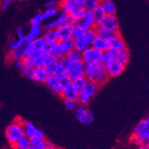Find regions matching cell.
Here are the masks:
<instances>
[{"instance_id":"cell-1","label":"cell","mask_w":149,"mask_h":149,"mask_svg":"<svg viewBox=\"0 0 149 149\" xmlns=\"http://www.w3.org/2000/svg\"><path fill=\"white\" fill-rule=\"evenodd\" d=\"M84 76L88 81L94 83L99 87L102 86L110 79L106 68L101 62L85 64Z\"/></svg>"},{"instance_id":"cell-2","label":"cell","mask_w":149,"mask_h":149,"mask_svg":"<svg viewBox=\"0 0 149 149\" xmlns=\"http://www.w3.org/2000/svg\"><path fill=\"white\" fill-rule=\"evenodd\" d=\"M119 25V21L116 15H106L100 22L96 23L94 28L96 30L97 35L107 40L112 34L120 32Z\"/></svg>"},{"instance_id":"cell-3","label":"cell","mask_w":149,"mask_h":149,"mask_svg":"<svg viewBox=\"0 0 149 149\" xmlns=\"http://www.w3.org/2000/svg\"><path fill=\"white\" fill-rule=\"evenodd\" d=\"M59 8L67 15L80 20L84 12L82 0H61Z\"/></svg>"},{"instance_id":"cell-4","label":"cell","mask_w":149,"mask_h":149,"mask_svg":"<svg viewBox=\"0 0 149 149\" xmlns=\"http://www.w3.org/2000/svg\"><path fill=\"white\" fill-rule=\"evenodd\" d=\"M62 63L66 67L67 75L72 80L79 77L84 76L85 64L83 63L82 60L70 62L69 59L64 56L62 58Z\"/></svg>"},{"instance_id":"cell-5","label":"cell","mask_w":149,"mask_h":149,"mask_svg":"<svg viewBox=\"0 0 149 149\" xmlns=\"http://www.w3.org/2000/svg\"><path fill=\"white\" fill-rule=\"evenodd\" d=\"M72 79L66 76L59 80L60 81V93L59 95L64 100H72L77 101L79 94L76 92L72 84Z\"/></svg>"},{"instance_id":"cell-6","label":"cell","mask_w":149,"mask_h":149,"mask_svg":"<svg viewBox=\"0 0 149 149\" xmlns=\"http://www.w3.org/2000/svg\"><path fill=\"white\" fill-rule=\"evenodd\" d=\"M98 88H99V86L97 85L96 84L91 82V81H88L82 91L79 94L78 100H77L78 103H79L80 105H82V106L88 105L93 98V97L97 92Z\"/></svg>"},{"instance_id":"cell-7","label":"cell","mask_w":149,"mask_h":149,"mask_svg":"<svg viewBox=\"0 0 149 149\" xmlns=\"http://www.w3.org/2000/svg\"><path fill=\"white\" fill-rule=\"evenodd\" d=\"M22 135H24V131L22 124L14 122L6 128V137L8 140V143L12 146Z\"/></svg>"},{"instance_id":"cell-8","label":"cell","mask_w":149,"mask_h":149,"mask_svg":"<svg viewBox=\"0 0 149 149\" xmlns=\"http://www.w3.org/2000/svg\"><path fill=\"white\" fill-rule=\"evenodd\" d=\"M74 115L77 120L83 125H90L94 120V114L85 106L79 105L74 110Z\"/></svg>"},{"instance_id":"cell-9","label":"cell","mask_w":149,"mask_h":149,"mask_svg":"<svg viewBox=\"0 0 149 149\" xmlns=\"http://www.w3.org/2000/svg\"><path fill=\"white\" fill-rule=\"evenodd\" d=\"M107 41L108 44V49L110 50L121 51L123 49L126 48V43L124 41L123 38L120 33V32L112 34L107 39Z\"/></svg>"},{"instance_id":"cell-10","label":"cell","mask_w":149,"mask_h":149,"mask_svg":"<svg viewBox=\"0 0 149 149\" xmlns=\"http://www.w3.org/2000/svg\"><path fill=\"white\" fill-rule=\"evenodd\" d=\"M104 66L106 68L109 78H115V77L119 76L123 73L126 67L116 59L108 62L107 63L104 64Z\"/></svg>"},{"instance_id":"cell-11","label":"cell","mask_w":149,"mask_h":149,"mask_svg":"<svg viewBox=\"0 0 149 149\" xmlns=\"http://www.w3.org/2000/svg\"><path fill=\"white\" fill-rule=\"evenodd\" d=\"M101 54H102L101 52H100L99 50H97L96 49L91 47L82 53L81 60H82L84 64L100 62V60H101Z\"/></svg>"},{"instance_id":"cell-12","label":"cell","mask_w":149,"mask_h":149,"mask_svg":"<svg viewBox=\"0 0 149 149\" xmlns=\"http://www.w3.org/2000/svg\"><path fill=\"white\" fill-rule=\"evenodd\" d=\"M57 47L63 57L65 56L73 49H74V40L72 38L59 40L57 41Z\"/></svg>"},{"instance_id":"cell-13","label":"cell","mask_w":149,"mask_h":149,"mask_svg":"<svg viewBox=\"0 0 149 149\" xmlns=\"http://www.w3.org/2000/svg\"><path fill=\"white\" fill-rule=\"evenodd\" d=\"M66 13L64 12H60L59 14L55 18H52V20L49 21L44 25V29L45 30H56L59 26L64 24L65 22V17H66Z\"/></svg>"},{"instance_id":"cell-14","label":"cell","mask_w":149,"mask_h":149,"mask_svg":"<svg viewBox=\"0 0 149 149\" xmlns=\"http://www.w3.org/2000/svg\"><path fill=\"white\" fill-rule=\"evenodd\" d=\"M26 43L25 34L24 33V30L22 27H19L17 30V39H12L9 41L10 49H14L23 47Z\"/></svg>"},{"instance_id":"cell-15","label":"cell","mask_w":149,"mask_h":149,"mask_svg":"<svg viewBox=\"0 0 149 149\" xmlns=\"http://www.w3.org/2000/svg\"><path fill=\"white\" fill-rule=\"evenodd\" d=\"M44 84H46L47 88L50 91H52L53 94H59L60 93V81L54 75L49 74V76L47 77Z\"/></svg>"},{"instance_id":"cell-16","label":"cell","mask_w":149,"mask_h":149,"mask_svg":"<svg viewBox=\"0 0 149 149\" xmlns=\"http://www.w3.org/2000/svg\"><path fill=\"white\" fill-rule=\"evenodd\" d=\"M73 27H74V24H63L59 26V28H57L56 31L59 40L71 38Z\"/></svg>"},{"instance_id":"cell-17","label":"cell","mask_w":149,"mask_h":149,"mask_svg":"<svg viewBox=\"0 0 149 149\" xmlns=\"http://www.w3.org/2000/svg\"><path fill=\"white\" fill-rule=\"evenodd\" d=\"M132 140L135 145H146L148 146L149 142V129L145 130L139 133H133L132 136Z\"/></svg>"},{"instance_id":"cell-18","label":"cell","mask_w":149,"mask_h":149,"mask_svg":"<svg viewBox=\"0 0 149 149\" xmlns=\"http://www.w3.org/2000/svg\"><path fill=\"white\" fill-rule=\"evenodd\" d=\"M43 28L41 26H31L29 32L25 35L26 43H31L33 40L42 37Z\"/></svg>"},{"instance_id":"cell-19","label":"cell","mask_w":149,"mask_h":149,"mask_svg":"<svg viewBox=\"0 0 149 149\" xmlns=\"http://www.w3.org/2000/svg\"><path fill=\"white\" fill-rule=\"evenodd\" d=\"M52 75H54L59 80H61V79H64L66 76H68L67 75L66 67L63 65V63H62V59H57V63L55 65V68L53 69Z\"/></svg>"},{"instance_id":"cell-20","label":"cell","mask_w":149,"mask_h":149,"mask_svg":"<svg viewBox=\"0 0 149 149\" xmlns=\"http://www.w3.org/2000/svg\"><path fill=\"white\" fill-rule=\"evenodd\" d=\"M107 15H115L116 12V6L112 0H102L100 4Z\"/></svg>"},{"instance_id":"cell-21","label":"cell","mask_w":149,"mask_h":149,"mask_svg":"<svg viewBox=\"0 0 149 149\" xmlns=\"http://www.w3.org/2000/svg\"><path fill=\"white\" fill-rule=\"evenodd\" d=\"M91 47L103 53L108 49L107 41L106 39L97 35L95 38L93 40V41L91 42Z\"/></svg>"},{"instance_id":"cell-22","label":"cell","mask_w":149,"mask_h":149,"mask_svg":"<svg viewBox=\"0 0 149 149\" xmlns=\"http://www.w3.org/2000/svg\"><path fill=\"white\" fill-rule=\"evenodd\" d=\"M49 74L45 67H38L34 69L33 80L38 83H44Z\"/></svg>"},{"instance_id":"cell-23","label":"cell","mask_w":149,"mask_h":149,"mask_svg":"<svg viewBox=\"0 0 149 149\" xmlns=\"http://www.w3.org/2000/svg\"><path fill=\"white\" fill-rule=\"evenodd\" d=\"M23 131H24V135H26L27 137L32 138L33 136H36L38 132V129L33 125L31 122H24L23 125Z\"/></svg>"},{"instance_id":"cell-24","label":"cell","mask_w":149,"mask_h":149,"mask_svg":"<svg viewBox=\"0 0 149 149\" xmlns=\"http://www.w3.org/2000/svg\"><path fill=\"white\" fill-rule=\"evenodd\" d=\"M88 81L87 80V79L84 76H81L79 78H76V79H73L72 81V86L74 88V89L76 91V92L78 94L81 93L83 91V89L84 88V87L87 84Z\"/></svg>"},{"instance_id":"cell-25","label":"cell","mask_w":149,"mask_h":149,"mask_svg":"<svg viewBox=\"0 0 149 149\" xmlns=\"http://www.w3.org/2000/svg\"><path fill=\"white\" fill-rule=\"evenodd\" d=\"M130 59V53L127 47L121 51L116 52V60L121 63L124 66H126Z\"/></svg>"},{"instance_id":"cell-26","label":"cell","mask_w":149,"mask_h":149,"mask_svg":"<svg viewBox=\"0 0 149 149\" xmlns=\"http://www.w3.org/2000/svg\"><path fill=\"white\" fill-rule=\"evenodd\" d=\"M91 47V43L87 40L84 37L74 40V49L79 50L81 53H83L84 50H86Z\"/></svg>"},{"instance_id":"cell-27","label":"cell","mask_w":149,"mask_h":149,"mask_svg":"<svg viewBox=\"0 0 149 149\" xmlns=\"http://www.w3.org/2000/svg\"><path fill=\"white\" fill-rule=\"evenodd\" d=\"M59 9L56 7L52 8H46V10L43 12L41 13V20L42 22H46V21H49V19L55 18L59 14Z\"/></svg>"},{"instance_id":"cell-28","label":"cell","mask_w":149,"mask_h":149,"mask_svg":"<svg viewBox=\"0 0 149 149\" xmlns=\"http://www.w3.org/2000/svg\"><path fill=\"white\" fill-rule=\"evenodd\" d=\"M42 37L47 43H53L59 40L56 30H46L43 31Z\"/></svg>"},{"instance_id":"cell-29","label":"cell","mask_w":149,"mask_h":149,"mask_svg":"<svg viewBox=\"0 0 149 149\" xmlns=\"http://www.w3.org/2000/svg\"><path fill=\"white\" fill-rule=\"evenodd\" d=\"M25 44L23 47L17 48V49H11V51L9 53V56H8V58L12 61L18 60V59H23L25 57V56H24V48Z\"/></svg>"},{"instance_id":"cell-30","label":"cell","mask_w":149,"mask_h":149,"mask_svg":"<svg viewBox=\"0 0 149 149\" xmlns=\"http://www.w3.org/2000/svg\"><path fill=\"white\" fill-rule=\"evenodd\" d=\"M13 147L16 149H28L31 147V143H30V139L27 137L26 135H22V137L18 139V140L16 141Z\"/></svg>"},{"instance_id":"cell-31","label":"cell","mask_w":149,"mask_h":149,"mask_svg":"<svg viewBox=\"0 0 149 149\" xmlns=\"http://www.w3.org/2000/svg\"><path fill=\"white\" fill-rule=\"evenodd\" d=\"M81 19L84 21L85 23L88 24L89 26H91L93 28H94V26L96 24V22H95V19H94L92 11H90V10H84V14H83Z\"/></svg>"},{"instance_id":"cell-32","label":"cell","mask_w":149,"mask_h":149,"mask_svg":"<svg viewBox=\"0 0 149 149\" xmlns=\"http://www.w3.org/2000/svg\"><path fill=\"white\" fill-rule=\"evenodd\" d=\"M30 143L31 147L35 148L36 149H45V139L33 136L32 138H30Z\"/></svg>"},{"instance_id":"cell-33","label":"cell","mask_w":149,"mask_h":149,"mask_svg":"<svg viewBox=\"0 0 149 149\" xmlns=\"http://www.w3.org/2000/svg\"><path fill=\"white\" fill-rule=\"evenodd\" d=\"M149 129V119L145 118L142 120L139 121L136 125V126L134 129V133H139L145 130H148Z\"/></svg>"},{"instance_id":"cell-34","label":"cell","mask_w":149,"mask_h":149,"mask_svg":"<svg viewBox=\"0 0 149 149\" xmlns=\"http://www.w3.org/2000/svg\"><path fill=\"white\" fill-rule=\"evenodd\" d=\"M65 57L66 59H69L70 62L80 61L81 60V58H82V53H81V52H79L77 49H73Z\"/></svg>"},{"instance_id":"cell-35","label":"cell","mask_w":149,"mask_h":149,"mask_svg":"<svg viewBox=\"0 0 149 149\" xmlns=\"http://www.w3.org/2000/svg\"><path fill=\"white\" fill-rule=\"evenodd\" d=\"M45 40L43 39L42 37L36 38L31 42L33 50H42V51H43V47L45 45Z\"/></svg>"},{"instance_id":"cell-36","label":"cell","mask_w":149,"mask_h":149,"mask_svg":"<svg viewBox=\"0 0 149 149\" xmlns=\"http://www.w3.org/2000/svg\"><path fill=\"white\" fill-rule=\"evenodd\" d=\"M102 0H82L84 9L92 11L95 7L100 6Z\"/></svg>"},{"instance_id":"cell-37","label":"cell","mask_w":149,"mask_h":149,"mask_svg":"<svg viewBox=\"0 0 149 149\" xmlns=\"http://www.w3.org/2000/svg\"><path fill=\"white\" fill-rule=\"evenodd\" d=\"M85 31L81 28L80 27L77 26L76 24H74V27H73L72 31V36H71V38H72L74 40L77 39H79L81 37H82L84 36V34L85 33Z\"/></svg>"},{"instance_id":"cell-38","label":"cell","mask_w":149,"mask_h":149,"mask_svg":"<svg viewBox=\"0 0 149 149\" xmlns=\"http://www.w3.org/2000/svg\"><path fill=\"white\" fill-rule=\"evenodd\" d=\"M92 12L93 15H94V19H95L96 23L100 22V20L102 19L104 16L106 15L105 13H104V10H103L102 8L100 7V6H97V7H95V8L92 10Z\"/></svg>"},{"instance_id":"cell-39","label":"cell","mask_w":149,"mask_h":149,"mask_svg":"<svg viewBox=\"0 0 149 149\" xmlns=\"http://www.w3.org/2000/svg\"><path fill=\"white\" fill-rule=\"evenodd\" d=\"M34 69L35 68L33 66H24L23 69H22V72L24 77H26L27 79H31V80H33V74H34Z\"/></svg>"},{"instance_id":"cell-40","label":"cell","mask_w":149,"mask_h":149,"mask_svg":"<svg viewBox=\"0 0 149 149\" xmlns=\"http://www.w3.org/2000/svg\"><path fill=\"white\" fill-rule=\"evenodd\" d=\"M44 55H45V53L40 56L33 59V66L34 68L44 67Z\"/></svg>"},{"instance_id":"cell-41","label":"cell","mask_w":149,"mask_h":149,"mask_svg":"<svg viewBox=\"0 0 149 149\" xmlns=\"http://www.w3.org/2000/svg\"><path fill=\"white\" fill-rule=\"evenodd\" d=\"M65 107L67 110H74L75 108L78 107V101L72 100H65Z\"/></svg>"},{"instance_id":"cell-42","label":"cell","mask_w":149,"mask_h":149,"mask_svg":"<svg viewBox=\"0 0 149 149\" xmlns=\"http://www.w3.org/2000/svg\"><path fill=\"white\" fill-rule=\"evenodd\" d=\"M42 23L41 13H37L31 20V26H39Z\"/></svg>"},{"instance_id":"cell-43","label":"cell","mask_w":149,"mask_h":149,"mask_svg":"<svg viewBox=\"0 0 149 149\" xmlns=\"http://www.w3.org/2000/svg\"><path fill=\"white\" fill-rule=\"evenodd\" d=\"M74 24H76L77 26H79V27H80L81 28H82V29L84 30V31H88V30L93 28H91V26H89L88 24L85 23V22H84V21H82L81 19L79 20V21H78L76 23Z\"/></svg>"},{"instance_id":"cell-44","label":"cell","mask_w":149,"mask_h":149,"mask_svg":"<svg viewBox=\"0 0 149 149\" xmlns=\"http://www.w3.org/2000/svg\"><path fill=\"white\" fill-rule=\"evenodd\" d=\"M24 56L25 57L30 56L31 55L32 52H33V48H32L31 43H26L24 48Z\"/></svg>"},{"instance_id":"cell-45","label":"cell","mask_w":149,"mask_h":149,"mask_svg":"<svg viewBox=\"0 0 149 149\" xmlns=\"http://www.w3.org/2000/svg\"><path fill=\"white\" fill-rule=\"evenodd\" d=\"M15 68L19 72H22V69L24 68V64L23 59H18V60L14 61Z\"/></svg>"},{"instance_id":"cell-46","label":"cell","mask_w":149,"mask_h":149,"mask_svg":"<svg viewBox=\"0 0 149 149\" xmlns=\"http://www.w3.org/2000/svg\"><path fill=\"white\" fill-rule=\"evenodd\" d=\"M13 1L15 0H2V4H1V8L2 11H6Z\"/></svg>"},{"instance_id":"cell-47","label":"cell","mask_w":149,"mask_h":149,"mask_svg":"<svg viewBox=\"0 0 149 149\" xmlns=\"http://www.w3.org/2000/svg\"><path fill=\"white\" fill-rule=\"evenodd\" d=\"M23 62L24 66H33V58L31 56L24 57L23 59Z\"/></svg>"},{"instance_id":"cell-48","label":"cell","mask_w":149,"mask_h":149,"mask_svg":"<svg viewBox=\"0 0 149 149\" xmlns=\"http://www.w3.org/2000/svg\"><path fill=\"white\" fill-rule=\"evenodd\" d=\"M56 6V0H49L45 3L46 8H55Z\"/></svg>"},{"instance_id":"cell-49","label":"cell","mask_w":149,"mask_h":149,"mask_svg":"<svg viewBox=\"0 0 149 149\" xmlns=\"http://www.w3.org/2000/svg\"><path fill=\"white\" fill-rule=\"evenodd\" d=\"M56 147L55 145L51 143L49 141L46 140V144H45V149H55Z\"/></svg>"},{"instance_id":"cell-50","label":"cell","mask_w":149,"mask_h":149,"mask_svg":"<svg viewBox=\"0 0 149 149\" xmlns=\"http://www.w3.org/2000/svg\"><path fill=\"white\" fill-rule=\"evenodd\" d=\"M138 149H149V148L148 146L146 145H139Z\"/></svg>"},{"instance_id":"cell-51","label":"cell","mask_w":149,"mask_h":149,"mask_svg":"<svg viewBox=\"0 0 149 149\" xmlns=\"http://www.w3.org/2000/svg\"><path fill=\"white\" fill-rule=\"evenodd\" d=\"M28 149H36V148H33V147H31H31L28 148Z\"/></svg>"},{"instance_id":"cell-52","label":"cell","mask_w":149,"mask_h":149,"mask_svg":"<svg viewBox=\"0 0 149 149\" xmlns=\"http://www.w3.org/2000/svg\"><path fill=\"white\" fill-rule=\"evenodd\" d=\"M55 149H57V148H55Z\"/></svg>"}]
</instances>
